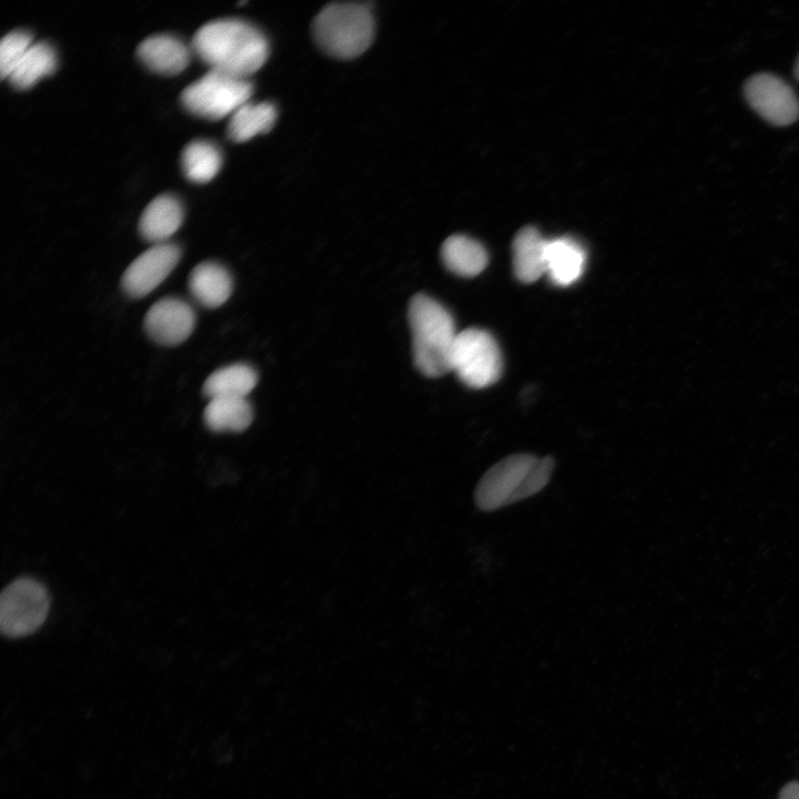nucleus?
<instances>
[{
	"label": "nucleus",
	"mask_w": 799,
	"mask_h": 799,
	"mask_svg": "<svg viewBox=\"0 0 799 799\" xmlns=\"http://www.w3.org/2000/svg\"><path fill=\"white\" fill-rule=\"evenodd\" d=\"M192 50L211 69L246 78L257 71L269 55L264 34L240 19H216L200 27L192 38Z\"/></svg>",
	"instance_id": "obj_1"
},
{
	"label": "nucleus",
	"mask_w": 799,
	"mask_h": 799,
	"mask_svg": "<svg viewBox=\"0 0 799 799\" xmlns=\"http://www.w3.org/2000/svg\"><path fill=\"white\" fill-rule=\"evenodd\" d=\"M416 367L428 377L452 371V355L457 337L452 314L426 294H416L408 305Z\"/></svg>",
	"instance_id": "obj_2"
},
{
	"label": "nucleus",
	"mask_w": 799,
	"mask_h": 799,
	"mask_svg": "<svg viewBox=\"0 0 799 799\" xmlns=\"http://www.w3.org/2000/svg\"><path fill=\"white\" fill-rule=\"evenodd\" d=\"M313 36L328 54L351 59L362 54L374 37L371 9L363 3H332L323 8L313 21Z\"/></svg>",
	"instance_id": "obj_3"
},
{
	"label": "nucleus",
	"mask_w": 799,
	"mask_h": 799,
	"mask_svg": "<svg viewBox=\"0 0 799 799\" xmlns=\"http://www.w3.org/2000/svg\"><path fill=\"white\" fill-rule=\"evenodd\" d=\"M253 87L246 78L210 69L181 92L183 107L199 117L219 120L249 102Z\"/></svg>",
	"instance_id": "obj_4"
},
{
	"label": "nucleus",
	"mask_w": 799,
	"mask_h": 799,
	"mask_svg": "<svg viewBox=\"0 0 799 799\" xmlns=\"http://www.w3.org/2000/svg\"><path fill=\"white\" fill-rule=\"evenodd\" d=\"M502 370V353L490 333L469 327L457 334L452 371L464 384L473 388L487 387L498 381Z\"/></svg>",
	"instance_id": "obj_5"
},
{
	"label": "nucleus",
	"mask_w": 799,
	"mask_h": 799,
	"mask_svg": "<svg viewBox=\"0 0 799 799\" xmlns=\"http://www.w3.org/2000/svg\"><path fill=\"white\" fill-rule=\"evenodd\" d=\"M50 598L44 586L20 578L4 588L0 597V628L11 638L34 633L44 621Z\"/></svg>",
	"instance_id": "obj_6"
},
{
	"label": "nucleus",
	"mask_w": 799,
	"mask_h": 799,
	"mask_svg": "<svg viewBox=\"0 0 799 799\" xmlns=\"http://www.w3.org/2000/svg\"><path fill=\"white\" fill-rule=\"evenodd\" d=\"M538 461L528 453L506 456L494 464L478 481L475 488V504L485 512L516 503V496L525 478Z\"/></svg>",
	"instance_id": "obj_7"
},
{
	"label": "nucleus",
	"mask_w": 799,
	"mask_h": 799,
	"mask_svg": "<svg viewBox=\"0 0 799 799\" xmlns=\"http://www.w3.org/2000/svg\"><path fill=\"white\" fill-rule=\"evenodd\" d=\"M748 104L768 123L787 127L799 119V100L781 78L761 72L749 77L744 85Z\"/></svg>",
	"instance_id": "obj_8"
},
{
	"label": "nucleus",
	"mask_w": 799,
	"mask_h": 799,
	"mask_svg": "<svg viewBox=\"0 0 799 799\" xmlns=\"http://www.w3.org/2000/svg\"><path fill=\"white\" fill-rule=\"evenodd\" d=\"M180 257L179 245L169 242L154 244L124 271L121 277L124 293L132 299L148 295L169 276Z\"/></svg>",
	"instance_id": "obj_9"
},
{
	"label": "nucleus",
	"mask_w": 799,
	"mask_h": 799,
	"mask_svg": "<svg viewBox=\"0 0 799 799\" xmlns=\"http://www.w3.org/2000/svg\"><path fill=\"white\" fill-rule=\"evenodd\" d=\"M143 326L155 343L164 346L179 345L192 334L195 313L193 307L180 297H163L149 309Z\"/></svg>",
	"instance_id": "obj_10"
},
{
	"label": "nucleus",
	"mask_w": 799,
	"mask_h": 799,
	"mask_svg": "<svg viewBox=\"0 0 799 799\" xmlns=\"http://www.w3.org/2000/svg\"><path fill=\"white\" fill-rule=\"evenodd\" d=\"M586 251L569 236L547 240L546 274L553 284L569 286L577 282L585 271Z\"/></svg>",
	"instance_id": "obj_11"
},
{
	"label": "nucleus",
	"mask_w": 799,
	"mask_h": 799,
	"mask_svg": "<svg viewBox=\"0 0 799 799\" xmlns=\"http://www.w3.org/2000/svg\"><path fill=\"white\" fill-rule=\"evenodd\" d=\"M139 59L152 71L176 74L184 70L191 58L190 49L172 34H153L136 48Z\"/></svg>",
	"instance_id": "obj_12"
},
{
	"label": "nucleus",
	"mask_w": 799,
	"mask_h": 799,
	"mask_svg": "<svg viewBox=\"0 0 799 799\" xmlns=\"http://www.w3.org/2000/svg\"><path fill=\"white\" fill-rule=\"evenodd\" d=\"M192 297L202 306L215 309L232 294L233 282L229 271L216 262H202L193 267L188 279Z\"/></svg>",
	"instance_id": "obj_13"
},
{
	"label": "nucleus",
	"mask_w": 799,
	"mask_h": 799,
	"mask_svg": "<svg viewBox=\"0 0 799 799\" xmlns=\"http://www.w3.org/2000/svg\"><path fill=\"white\" fill-rule=\"evenodd\" d=\"M547 239L534 226L520 229L513 241V269L523 283H533L546 274Z\"/></svg>",
	"instance_id": "obj_14"
},
{
	"label": "nucleus",
	"mask_w": 799,
	"mask_h": 799,
	"mask_svg": "<svg viewBox=\"0 0 799 799\" xmlns=\"http://www.w3.org/2000/svg\"><path fill=\"white\" fill-rule=\"evenodd\" d=\"M183 221V208L173 195L162 194L154 198L144 209L139 220L140 234L155 244L164 243Z\"/></svg>",
	"instance_id": "obj_15"
},
{
	"label": "nucleus",
	"mask_w": 799,
	"mask_h": 799,
	"mask_svg": "<svg viewBox=\"0 0 799 799\" xmlns=\"http://www.w3.org/2000/svg\"><path fill=\"white\" fill-rule=\"evenodd\" d=\"M441 254L451 272L465 277L478 275L488 262L485 247L474 239L462 234L447 237L442 245Z\"/></svg>",
	"instance_id": "obj_16"
},
{
	"label": "nucleus",
	"mask_w": 799,
	"mask_h": 799,
	"mask_svg": "<svg viewBox=\"0 0 799 799\" xmlns=\"http://www.w3.org/2000/svg\"><path fill=\"white\" fill-rule=\"evenodd\" d=\"M206 426L213 432H243L253 419L246 397H215L203 413Z\"/></svg>",
	"instance_id": "obj_17"
},
{
	"label": "nucleus",
	"mask_w": 799,
	"mask_h": 799,
	"mask_svg": "<svg viewBox=\"0 0 799 799\" xmlns=\"http://www.w3.org/2000/svg\"><path fill=\"white\" fill-rule=\"evenodd\" d=\"M257 374L253 367L237 363L214 371L204 382L202 391L210 400L215 397H246L255 387Z\"/></svg>",
	"instance_id": "obj_18"
},
{
	"label": "nucleus",
	"mask_w": 799,
	"mask_h": 799,
	"mask_svg": "<svg viewBox=\"0 0 799 799\" xmlns=\"http://www.w3.org/2000/svg\"><path fill=\"white\" fill-rule=\"evenodd\" d=\"M57 64L55 50L49 42H33L8 79L14 88L28 89L42 77L52 74L57 69Z\"/></svg>",
	"instance_id": "obj_19"
},
{
	"label": "nucleus",
	"mask_w": 799,
	"mask_h": 799,
	"mask_svg": "<svg viewBox=\"0 0 799 799\" xmlns=\"http://www.w3.org/2000/svg\"><path fill=\"white\" fill-rule=\"evenodd\" d=\"M276 120V109L270 102H246L234 111L229 121L227 136L235 142H244L253 136L269 132Z\"/></svg>",
	"instance_id": "obj_20"
},
{
	"label": "nucleus",
	"mask_w": 799,
	"mask_h": 799,
	"mask_svg": "<svg viewBox=\"0 0 799 799\" xmlns=\"http://www.w3.org/2000/svg\"><path fill=\"white\" fill-rule=\"evenodd\" d=\"M181 164L189 180L205 183L219 172L222 155L214 143L205 140H194L183 149Z\"/></svg>",
	"instance_id": "obj_21"
},
{
	"label": "nucleus",
	"mask_w": 799,
	"mask_h": 799,
	"mask_svg": "<svg viewBox=\"0 0 799 799\" xmlns=\"http://www.w3.org/2000/svg\"><path fill=\"white\" fill-rule=\"evenodd\" d=\"M33 43V36L26 30H13L7 33L0 43V74L9 77L23 54Z\"/></svg>",
	"instance_id": "obj_22"
},
{
	"label": "nucleus",
	"mask_w": 799,
	"mask_h": 799,
	"mask_svg": "<svg viewBox=\"0 0 799 799\" xmlns=\"http://www.w3.org/2000/svg\"><path fill=\"white\" fill-rule=\"evenodd\" d=\"M554 467L555 461L552 456L538 458L517 493L516 502L540 492L548 484Z\"/></svg>",
	"instance_id": "obj_23"
},
{
	"label": "nucleus",
	"mask_w": 799,
	"mask_h": 799,
	"mask_svg": "<svg viewBox=\"0 0 799 799\" xmlns=\"http://www.w3.org/2000/svg\"><path fill=\"white\" fill-rule=\"evenodd\" d=\"M779 799H799V782L787 783L779 793Z\"/></svg>",
	"instance_id": "obj_24"
},
{
	"label": "nucleus",
	"mask_w": 799,
	"mask_h": 799,
	"mask_svg": "<svg viewBox=\"0 0 799 799\" xmlns=\"http://www.w3.org/2000/svg\"><path fill=\"white\" fill-rule=\"evenodd\" d=\"M793 73H795L796 79L799 81V55L795 63Z\"/></svg>",
	"instance_id": "obj_25"
}]
</instances>
